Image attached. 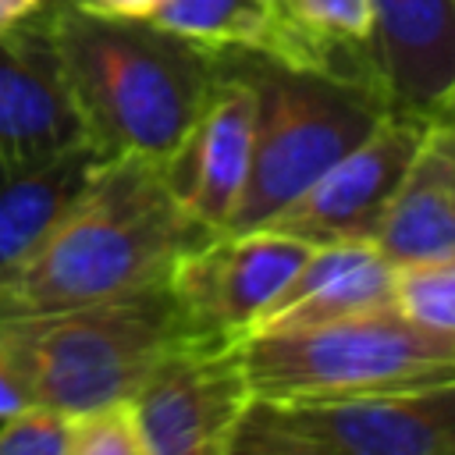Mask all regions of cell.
Returning <instances> with one entry per match:
<instances>
[{"label":"cell","instance_id":"obj_1","mask_svg":"<svg viewBox=\"0 0 455 455\" xmlns=\"http://www.w3.org/2000/svg\"><path fill=\"white\" fill-rule=\"evenodd\" d=\"M206 235L213 231L199 228L167 192L160 160H107L57 228L0 274V320L164 284L171 267Z\"/></svg>","mask_w":455,"mask_h":455},{"label":"cell","instance_id":"obj_2","mask_svg":"<svg viewBox=\"0 0 455 455\" xmlns=\"http://www.w3.org/2000/svg\"><path fill=\"white\" fill-rule=\"evenodd\" d=\"M68 92L100 156L167 160L224 75V57L139 18L60 0L50 11Z\"/></svg>","mask_w":455,"mask_h":455},{"label":"cell","instance_id":"obj_3","mask_svg":"<svg viewBox=\"0 0 455 455\" xmlns=\"http://www.w3.org/2000/svg\"><path fill=\"white\" fill-rule=\"evenodd\" d=\"M199 334L167 281L107 302L0 320V348L21 370L32 405L68 419L128 405L146 377Z\"/></svg>","mask_w":455,"mask_h":455},{"label":"cell","instance_id":"obj_4","mask_svg":"<svg viewBox=\"0 0 455 455\" xmlns=\"http://www.w3.org/2000/svg\"><path fill=\"white\" fill-rule=\"evenodd\" d=\"M256 89L252 171L228 231H252L295 203L387 114L384 96L359 78L224 57Z\"/></svg>","mask_w":455,"mask_h":455},{"label":"cell","instance_id":"obj_5","mask_svg":"<svg viewBox=\"0 0 455 455\" xmlns=\"http://www.w3.org/2000/svg\"><path fill=\"white\" fill-rule=\"evenodd\" d=\"M252 398H352L455 377V334L434 331L398 306L338 323L238 341Z\"/></svg>","mask_w":455,"mask_h":455},{"label":"cell","instance_id":"obj_6","mask_svg":"<svg viewBox=\"0 0 455 455\" xmlns=\"http://www.w3.org/2000/svg\"><path fill=\"white\" fill-rule=\"evenodd\" d=\"M249 402L238 341L192 338L146 377L128 409L149 455H224Z\"/></svg>","mask_w":455,"mask_h":455},{"label":"cell","instance_id":"obj_7","mask_svg":"<svg viewBox=\"0 0 455 455\" xmlns=\"http://www.w3.org/2000/svg\"><path fill=\"white\" fill-rule=\"evenodd\" d=\"M427 135V114L387 110L384 121L355 149H348L323 178H316L295 203H288L263 228L291 235L306 245L373 242Z\"/></svg>","mask_w":455,"mask_h":455},{"label":"cell","instance_id":"obj_8","mask_svg":"<svg viewBox=\"0 0 455 455\" xmlns=\"http://www.w3.org/2000/svg\"><path fill=\"white\" fill-rule=\"evenodd\" d=\"M313 245L270 231H213L167 274V288L188 323L220 341H242Z\"/></svg>","mask_w":455,"mask_h":455},{"label":"cell","instance_id":"obj_9","mask_svg":"<svg viewBox=\"0 0 455 455\" xmlns=\"http://www.w3.org/2000/svg\"><path fill=\"white\" fill-rule=\"evenodd\" d=\"M259 402L327 455H455V377L352 398Z\"/></svg>","mask_w":455,"mask_h":455},{"label":"cell","instance_id":"obj_10","mask_svg":"<svg viewBox=\"0 0 455 455\" xmlns=\"http://www.w3.org/2000/svg\"><path fill=\"white\" fill-rule=\"evenodd\" d=\"M256 89L224 60V75L160 164L174 203L206 231H228L252 171Z\"/></svg>","mask_w":455,"mask_h":455},{"label":"cell","instance_id":"obj_11","mask_svg":"<svg viewBox=\"0 0 455 455\" xmlns=\"http://www.w3.org/2000/svg\"><path fill=\"white\" fill-rule=\"evenodd\" d=\"M78 146H89V139L46 11L0 36V156L53 160Z\"/></svg>","mask_w":455,"mask_h":455},{"label":"cell","instance_id":"obj_12","mask_svg":"<svg viewBox=\"0 0 455 455\" xmlns=\"http://www.w3.org/2000/svg\"><path fill=\"white\" fill-rule=\"evenodd\" d=\"M366 50L387 110L430 114L455 89V0H370Z\"/></svg>","mask_w":455,"mask_h":455},{"label":"cell","instance_id":"obj_13","mask_svg":"<svg viewBox=\"0 0 455 455\" xmlns=\"http://www.w3.org/2000/svg\"><path fill=\"white\" fill-rule=\"evenodd\" d=\"M380 306H395V263L373 242L313 245L245 338L309 331Z\"/></svg>","mask_w":455,"mask_h":455},{"label":"cell","instance_id":"obj_14","mask_svg":"<svg viewBox=\"0 0 455 455\" xmlns=\"http://www.w3.org/2000/svg\"><path fill=\"white\" fill-rule=\"evenodd\" d=\"M149 21L217 57H256L284 68L331 71L327 57L295 21L288 0H164Z\"/></svg>","mask_w":455,"mask_h":455},{"label":"cell","instance_id":"obj_15","mask_svg":"<svg viewBox=\"0 0 455 455\" xmlns=\"http://www.w3.org/2000/svg\"><path fill=\"white\" fill-rule=\"evenodd\" d=\"M103 164L107 156L96 146H78L53 160L0 156V274L21 263L57 228Z\"/></svg>","mask_w":455,"mask_h":455},{"label":"cell","instance_id":"obj_16","mask_svg":"<svg viewBox=\"0 0 455 455\" xmlns=\"http://www.w3.org/2000/svg\"><path fill=\"white\" fill-rule=\"evenodd\" d=\"M373 245L395 267L455 256V153L441 139L427 135Z\"/></svg>","mask_w":455,"mask_h":455},{"label":"cell","instance_id":"obj_17","mask_svg":"<svg viewBox=\"0 0 455 455\" xmlns=\"http://www.w3.org/2000/svg\"><path fill=\"white\" fill-rule=\"evenodd\" d=\"M395 306L434 331L455 334V256L395 267Z\"/></svg>","mask_w":455,"mask_h":455},{"label":"cell","instance_id":"obj_18","mask_svg":"<svg viewBox=\"0 0 455 455\" xmlns=\"http://www.w3.org/2000/svg\"><path fill=\"white\" fill-rule=\"evenodd\" d=\"M224 455H327V451L320 444H313L306 434L281 423L259 398H252L249 409L242 412Z\"/></svg>","mask_w":455,"mask_h":455},{"label":"cell","instance_id":"obj_19","mask_svg":"<svg viewBox=\"0 0 455 455\" xmlns=\"http://www.w3.org/2000/svg\"><path fill=\"white\" fill-rule=\"evenodd\" d=\"M68 455H149L128 405H110L71 419Z\"/></svg>","mask_w":455,"mask_h":455},{"label":"cell","instance_id":"obj_20","mask_svg":"<svg viewBox=\"0 0 455 455\" xmlns=\"http://www.w3.org/2000/svg\"><path fill=\"white\" fill-rule=\"evenodd\" d=\"M71 419L32 405L0 423V455H68Z\"/></svg>","mask_w":455,"mask_h":455},{"label":"cell","instance_id":"obj_21","mask_svg":"<svg viewBox=\"0 0 455 455\" xmlns=\"http://www.w3.org/2000/svg\"><path fill=\"white\" fill-rule=\"evenodd\" d=\"M25 409H32V391H28L21 370L14 366V359L0 348V423Z\"/></svg>","mask_w":455,"mask_h":455},{"label":"cell","instance_id":"obj_22","mask_svg":"<svg viewBox=\"0 0 455 455\" xmlns=\"http://www.w3.org/2000/svg\"><path fill=\"white\" fill-rule=\"evenodd\" d=\"M57 4L60 0H0V36L32 21V18H39V14H46V11H53Z\"/></svg>","mask_w":455,"mask_h":455},{"label":"cell","instance_id":"obj_23","mask_svg":"<svg viewBox=\"0 0 455 455\" xmlns=\"http://www.w3.org/2000/svg\"><path fill=\"white\" fill-rule=\"evenodd\" d=\"M78 4L89 7V11L110 14V18H139V21H149L153 11H156L164 0H78Z\"/></svg>","mask_w":455,"mask_h":455},{"label":"cell","instance_id":"obj_24","mask_svg":"<svg viewBox=\"0 0 455 455\" xmlns=\"http://www.w3.org/2000/svg\"><path fill=\"white\" fill-rule=\"evenodd\" d=\"M427 117H430V135L441 139V142L455 153V89H451V92H448Z\"/></svg>","mask_w":455,"mask_h":455}]
</instances>
